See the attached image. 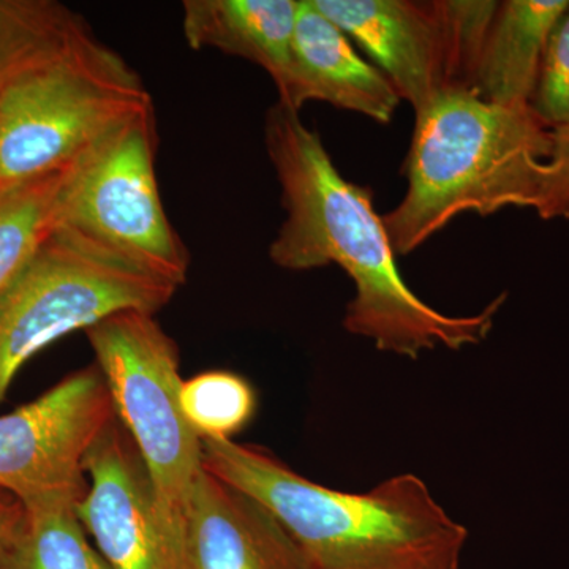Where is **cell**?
Here are the masks:
<instances>
[{
  "mask_svg": "<svg viewBox=\"0 0 569 569\" xmlns=\"http://www.w3.org/2000/svg\"><path fill=\"white\" fill-rule=\"evenodd\" d=\"M264 144L287 217L269 257L288 271L337 264L355 284L343 328L380 351L418 359L438 347L478 346L492 331L507 293L475 316L438 312L400 276L383 217L369 187L347 181L316 130L277 102L266 112Z\"/></svg>",
  "mask_w": 569,
  "mask_h": 569,
  "instance_id": "1",
  "label": "cell"
},
{
  "mask_svg": "<svg viewBox=\"0 0 569 569\" xmlns=\"http://www.w3.org/2000/svg\"><path fill=\"white\" fill-rule=\"evenodd\" d=\"M156 146L153 108L108 133L70 164L59 219L61 227L179 288L187 282L190 254L164 211Z\"/></svg>",
  "mask_w": 569,
  "mask_h": 569,
  "instance_id": "7",
  "label": "cell"
},
{
  "mask_svg": "<svg viewBox=\"0 0 569 569\" xmlns=\"http://www.w3.org/2000/svg\"><path fill=\"white\" fill-rule=\"evenodd\" d=\"M299 0H186L182 31L192 50H217L257 63L290 92Z\"/></svg>",
  "mask_w": 569,
  "mask_h": 569,
  "instance_id": "13",
  "label": "cell"
},
{
  "mask_svg": "<svg viewBox=\"0 0 569 569\" xmlns=\"http://www.w3.org/2000/svg\"><path fill=\"white\" fill-rule=\"evenodd\" d=\"M204 467L268 509L307 569H459L468 530L415 475L369 492L326 488L266 449L203 440Z\"/></svg>",
  "mask_w": 569,
  "mask_h": 569,
  "instance_id": "2",
  "label": "cell"
},
{
  "mask_svg": "<svg viewBox=\"0 0 569 569\" xmlns=\"http://www.w3.org/2000/svg\"><path fill=\"white\" fill-rule=\"evenodd\" d=\"M569 0H507L482 44L471 92L503 107H530L550 33Z\"/></svg>",
  "mask_w": 569,
  "mask_h": 569,
  "instance_id": "14",
  "label": "cell"
},
{
  "mask_svg": "<svg viewBox=\"0 0 569 569\" xmlns=\"http://www.w3.org/2000/svg\"><path fill=\"white\" fill-rule=\"evenodd\" d=\"M86 28L80 14L54 0H0V91Z\"/></svg>",
  "mask_w": 569,
  "mask_h": 569,
  "instance_id": "16",
  "label": "cell"
},
{
  "mask_svg": "<svg viewBox=\"0 0 569 569\" xmlns=\"http://www.w3.org/2000/svg\"><path fill=\"white\" fill-rule=\"evenodd\" d=\"M181 407L201 440H233L252 421L257 396L244 377L211 370L183 381Z\"/></svg>",
  "mask_w": 569,
  "mask_h": 569,
  "instance_id": "18",
  "label": "cell"
},
{
  "mask_svg": "<svg viewBox=\"0 0 569 569\" xmlns=\"http://www.w3.org/2000/svg\"><path fill=\"white\" fill-rule=\"evenodd\" d=\"M88 492L78 516L110 569H183L157 516L148 471L116 418L84 460Z\"/></svg>",
  "mask_w": 569,
  "mask_h": 569,
  "instance_id": "10",
  "label": "cell"
},
{
  "mask_svg": "<svg viewBox=\"0 0 569 569\" xmlns=\"http://www.w3.org/2000/svg\"><path fill=\"white\" fill-rule=\"evenodd\" d=\"M309 102L331 103L389 123L400 97L392 82L356 52L347 33L318 11L312 0H299L290 92L280 103L299 112Z\"/></svg>",
  "mask_w": 569,
  "mask_h": 569,
  "instance_id": "12",
  "label": "cell"
},
{
  "mask_svg": "<svg viewBox=\"0 0 569 569\" xmlns=\"http://www.w3.org/2000/svg\"><path fill=\"white\" fill-rule=\"evenodd\" d=\"M22 516H24V507L21 501L6 490H0V553L17 533Z\"/></svg>",
  "mask_w": 569,
  "mask_h": 569,
  "instance_id": "21",
  "label": "cell"
},
{
  "mask_svg": "<svg viewBox=\"0 0 569 569\" xmlns=\"http://www.w3.org/2000/svg\"><path fill=\"white\" fill-rule=\"evenodd\" d=\"M415 114L407 192L383 216L396 254L413 252L462 213L535 208L553 134L530 107L447 89Z\"/></svg>",
  "mask_w": 569,
  "mask_h": 569,
  "instance_id": "3",
  "label": "cell"
},
{
  "mask_svg": "<svg viewBox=\"0 0 569 569\" xmlns=\"http://www.w3.org/2000/svg\"><path fill=\"white\" fill-rule=\"evenodd\" d=\"M69 167L0 193V299L61 227L59 200Z\"/></svg>",
  "mask_w": 569,
  "mask_h": 569,
  "instance_id": "17",
  "label": "cell"
},
{
  "mask_svg": "<svg viewBox=\"0 0 569 569\" xmlns=\"http://www.w3.org/2000/svg\"><path fill=\"white\" fill-rule=\"evenodd\" d=\"M82 497L56 496L22 505L24 516L0 569H110L78 516Z\"/></svg>",
  "mask_w": 569,
  "mask_h": 569,
  "instance_id": "15",
  "label": "cell"
},
{
  "mask_svg": "<svg viewBox=\"0 0 569 569\" xmlns=\"http://www.w3.org/2000/svg\"><path fill=\"white\" fill-rule=\"evenodd\" d=\"M84 332L116 418L148 471L164 535L183 557V512L204 456L181 407L178 346L152 313L140 310L116 313Z\"/></svg>",
  "mask_w": 569,
  "mask_h": 569,
  "instance_id": "5",
  "label": "cell"
},
{
  "mask_svg": "<svg viewBox=\"0 0 569 569\" xmlns=\"http://www.w3.org/2000/svg\"><path fill=\"white\" fill-rule=\"evenodd\" d=\"M530 108L552 132L569 129V10L550 33Z\"/></svg>",
  "mask_w": 569,
  "mask_h": 569,
  "instance_id": "19",
  "label": "cell"
},
{
  "mask_svg": "<svg viewBox=\"0 0 569 569\" xmlns=\"http://www.w3.org/2000/svg\"><path fill=\"white\" fill-rule=\"evenodd\" d=\"M418 110L447 89L471 92L496 17L490 0H312Z\"/></svg>",
  "mask_w": 569,
  "mask_h": 569,
  "instance_id": "8",
  "label": "cell"
},
{
  "mask_svg": "<svg viewBox=\"0 0 569 569\" xmlns=\"http://www.w3.org/2000/svg\"><path fill=\"white\" fill-rule=\"evenodd\" d=\"M183 569H307L274 516L203 467L183 512Z\"/></svg>",
  "mask_w": 569,
  "mask_h": 569,
  "instance_id": "11",
  "label": "cell"
},
{
  "mask_svg": "<svg viewBox=\"0 0 569 569\" xmlns=\"http://www.w3.org/2000/svg\"><path fill=\"white\" fill-rule=\"evenodd\" d=\"M178 287L59 227L0 299V403L22 366L74 331L127 310L156 313Z\"/></svg>",
  "mask_w": 569,
  "mask_h": 569,
  "instance_id": "6",
  "label": "cell"
},
{
  "mask_svg": "<svg viewBox=\"0 0 569 569\" xmlns=\"http://www.w3.org/2000/svg\"><path fill=\"white\" fill-rule=\"evenodd\" d=\"M552 134V156L542 170L533 209L545 220L569 219V129Z\"/></svg>",
  "mask_w": 569,
  "mask_h": 569,
  "instance_id": "20",
  "label": "cell"
},
{
  "mask_svg": "<svg viewBox=\"0 0 569 569\" xmlns=\"http://www.w3.org/2000/svg\"><path fill=\"white\" fill-rule=\"evenodd\" d=\"M114 419L110 391L97 365L2 415L0 490L22 505L56 496L84 497V460Z\"/></svg>",
  "mask_w": 569,
  "mask_h": 569,
  "instance_id": "9",
  "label": "cell"
},
{
  "mask_svg": "<svg viewBox=\"0 0 569 569\" xmlns=\"http://www.w3.org/2000/svg\"><path fill=\"white\" fill-rule=\"evenodd\" d=\"M152 108L138 71L88 26L0 91V193L70 167Z\"/></svg>",
  "mask_w": 569,
  "mask_h": 569,
  "instance_id": "4",
  "label": "cell"
}]
</instances>
